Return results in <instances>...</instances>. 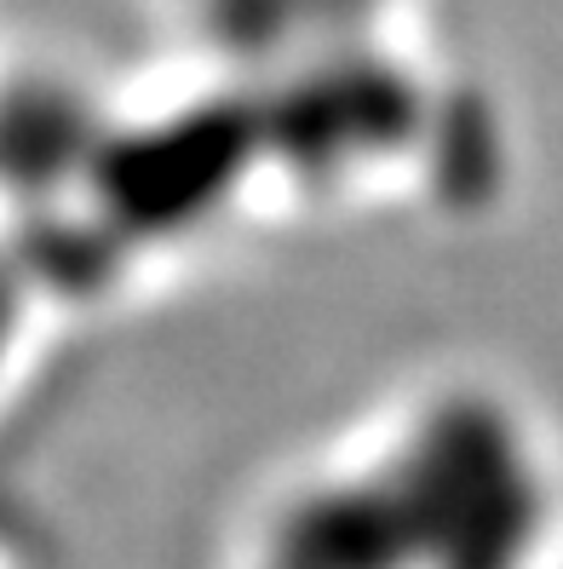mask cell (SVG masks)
<instances>
[{
    "label": "cell",
    "mask_w": 563,
    "mask_h": 569,
    "mask_svg": "<svg viewBox=\"0 0 563 569\" xmlns=\"http://www.w3.org/2000/svg\"><path fill=\"white\" fill-rule=\"evenodd\" d=\"M300 12H305V29H316L322 41H356L374 29L385 0H300Z\"/></svg>",
    "instance_id": "2"
},
{
    "label": "cell",
    "mask_w": 563,
    "mask_h": 569,
    "mask_svg": "<svg viewBox=\"0 0 563 569\" xmlns=\"http://www.w3.org/2000/svg\"><path fill=\"white\" fill-rule=\"evenodd\" d=\"M380 472L414 569H529L546 523V478L501 409L454 397Z\"/></svg>",
    "instance_id": "1"
}]
</instances>
